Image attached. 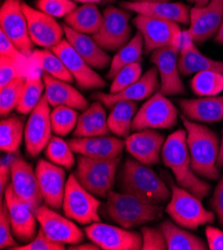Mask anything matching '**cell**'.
<instances>
[{"instance_id": "1", "label": "cell", "mask_w": 223, "mask_h": 250, "mask_svg": "<svg viewBox=\"0 0 223 250\" xmlns=\"http://www.w3.org/2000/svg\"><path fill=\"white\" fill-rule=\"evenodd\" d=\"M187 133L177 130L172 133L164 142L161 149V158L165 167H169L177 184L197 196L203 199L206 197L211 187L209 184L197 177L190 165V155L187 146Z\"/></svg>"}, {"instance_id": "2", "label": "cell", "mask_w": 223, "mask_h": 250, "mask_svg": "<svg viewBox=\"0 0 223 250\" xmlns=\"http://www.w3.org/2000/svg\"><path fill=\"white\" fill-rule=\"evenodd\" d=\"M187 133V146L193 171L203 179L216 181L219 177L217 160L220 152L216 133L203 125L197 124L181 116Z\"/></svg>"}, {"instance_id": "3", "label": "cell", "mask_w": 223, "mask_h": 250, "mask_svg": "<svg viewBox=\"0 0 223 250\" xmlns=\"http://www.w3.org/2000/svg\"><path fill=\"white\" fill-rule=\"evenodd\" d=\"M122 192L132 194L142 201L162 206L171 197L165 182L149 167L133 159H127L119 174Z\"/></svg>"}, {"instance_id": "4", "label": "cell", "mask_w": 223, "mask_h": 250, "mask_svg": "<svg viewBox=\"0 0 223 250\" xmlns=\"http://www.w3.org/2000/svg\"><path fill=\"white\" fill-rule=\"evenodd\" d=\"M106 198V217L123 229H131L162 216L161 206L148 204L129 193L110 191Z\"/></svg>"}, {"instance_id": "5", "label": "cell", "mask_w": 223, "mask_h": 250, "mask_svg": "<svg viewBox=\"0 0 223 250\" xmlns=\"http://www.w3.org/2000/svg\"><path fill=\"white\" fill-rule=\"evenodd\" d=\"M166 177L170 185L171 197L165 210L178 227L194 230L215 220L214 213L203 208L200 198L185 188L175 186L169 180L168 174Z\"/></svg>"}, {"instance_id": "6", "label": "cell", "mask_w": 223, "mask_h": 250, "mask_svg": "<svg viewBox=\"0 0 223 250\" xmlns=\"http://www.w3.org/2000/svg\"><path fill=\"white\" fill-rule=\"evenodd\" d=\"M133 25L143 37L146 54L162 47H181L182 31L174 21L137 14L133 19Z\"/></svg>"}, {"instance_id": "7", "label": "cell", "mask_w": 223, "mask_h": 250, "mask_svg": "<svg viewBox=\"0 0 223 250\" xmlns=\"http://www.w3.org/2000/svg\"><path fill=\"white\" fill-rule=\"evenodd\" d=\"M100 206L101 203L80 185L75 174H70L66 182L62 205L65 216L79 224L98 222L100 221Z\"/></svg>"}, {"instance_id": "8", "label": "cell", "mask_w": 223, "mask_h": 250, "mask_svg": "<svg viewBox=\"0 0 223 250\" xmlns=\"http://www.w3.org/2000/svg\"><path fill=\"white\" fill-rule=\"evenodd\" d=\"M178 111L161 92H156L137 111L131 131L171 129L176 125Z\"/></svg>"}, {"instance_id": "9", "label": "cell", "mask_w": 223, "mask_h": 250, "mask_svg": "<svg viewBox=\"0 0 223 250\" xmlns=\"http://www.w3.org/2000/svg\"><path fill=\"white\" fill-rule=\"evenodd\" d=\"M130 17L131 14L126 9L111 5L106 7L101 27L92 38L105 51H118L130 41Z\"/></svg>"}, {"instance_id": "10", "label": "cell", "mask_w": 223, "mask_h": 250, "mask_svg": "<svg viewBox=\"0 0 223 250\" xmlns=\"http://www.w3.org/2000/svg\"><path fill=\"white\" fill-rule=\"evenodd\" d=\"M21 0H4L0 10L1 30L27 58L33 53V42Z\"/></svg>"}, {"instance_id": "11", "label": "cell", "mask_w": 223, "mask_h": 250, "mask_svg": "<svg viewBox=\"0 0 223 250\" xmlns=\"http://www.w3.org/2000/svg\"><path fill=\"white\" fill-rule=\"evenodd\" d=\"M45 94L40 102L29 114L24 131L26 152L29 157L36 158L50 142L52 127L50 109Z\"/></svg>"}, {"instance_id": "12", "label": "cell", "mask_w": 223, "mask_h": 250, "mask_svg": "<svg viewBox=\"0 0 223 250\" xmlns=\"http://www.w3.org/2000/svg\"><path fill=\"white\" fill-rule=\"evenodd\" d=\"M86 236L103 250H140L142 235L126 229H119L100 221L88 224Z\"/></svg>"}, {"instance_id": "13", "label": "cell", "mask_w": 223, "mask_h": 250, "mask_svg": "<svg viewBox=\"0 0 223 250\" xmlns=\"http://www.w3.org/2000/svg\"><path fill=\"white\" fill-rule=\"evenodd\" d=\"M4 204L8 210L14 237L24 244L30 242L37 234L38 220L34 210L15 193L11 185L4 192Z\"/></svg>"}, {"instance_id": "14", "label": "cell", "mask_w": 223, "mask_h": 250, "mask_svg": "<svg viewBox=\"0 0 223 250\" xmlns=\"http://www.w3.org/2000/svg\"><path fill=\"white\" fill-rule=\"evenodd\" d=\"M40 229L53 241L74 245L82 242L84 233L70 218L57 213L48 206H40L35 211Z\"/></svg>"}, {"instance_id": "15", "label": "cell", "mask_w": 223, "mask_h": 250, "mask_svg": "<svg viewBox=\"0 0 223 250\" xmlns=\"http://www.w3.org/2000/svg\"><path fill=\"white\" fill-rule=\"evenodd\" d=\"M223 22V0H210L204 6L190 9L187 33L195 44H202L216 35Z\"/></svg>"}, {"instance_id": "16", "label": "cell", "mask_w": 223, "mask_h": 250, "mask_svg": "<svg viewBox=\"0 0 223 250\" xmlns=\"http://www.w3.org/2000/svg\"><path fill=\"white\" fill-rule=\"evenodd\" d=\"M51 50L61 59L80 89L92 90L106 86V82L85 62L66 39H63Z\"/></svg>"}, {"instance_id": "17", "label": "cell", "mask_w": 223, "mask_h": 250, "mask_svg": "<svg viewBox=\"0 0 223 250\" xmlns=\"http://www.w3.org/2000/svg\"><path fill=\"white\" fill-rule=\"evenodd\" d=\"M35 173L43 202L49 208L59 210L63 205L67 182L64 169L49 161L39 160L36 164Z\"/></svg>"}, {"instance_id": "18", "label": "cell", "mask_w": 223, "mask_h": 250, "mask_svg": "<svg viewBox=\"0 0 223 250\" xmlns=\"http://www.w3.org/2000/svg\"><path fill=\"white\" fill-rule=\"evenodd\" d=\"M179 51L180 49L177 47L167 46L155 50L150 56L160 76V92L165 96L185 93V87L179 76Z\"/></svg>"}, {"instance_id": "19", "label": "cell", "mask_w": 223, "mask_h": 250, "mask_svg": "<svg viewBox=\"0 0 223 250\" xmlns=\"http://www.w3.org/2000/svg\"><path fill=\"white\" fill-rule=\"evenodd\" d=\"M25 13L28 31L32 42L43 48H53L63 40V26L46 13L22 3Z\"/></svg>"}, {"instance_id": "20", "label": "cell", "mask_w": 223, "mask_h": 250, "mask_svg": "<svg viewBox=\"0 0 223 250\" xmlns=\"http://www.w3.org/2000/svg\"><path fill=\"white\" fill-rule=\"evenodd\" d=\"M11 186L15 193L35 211L43 202L35 170L23 158H14L10 163Z\"/></svg>"}, {"instance_id": "21", "label": "cell", "mask_w": 223, "mask_h": 250, "mask_svg": "<svg viewBox=\"0 0 223 250\" xmlns=\"http://www.w3.org/2000/svg\"><path fill=\"white\" fill-rule=\"evenodd\" d=\"M158 74L157 68L152 67L147 70L135 83L121 92L115 94L98 92L93 94L92 98L101 102L108 109H111L115 103L120 101H142L144 99L150 98L160 88Z\"/></svg>"}, {"instance_id": "22", "label": "cell", "mask_w": 223, "mask_h": 250, "mask_svg": "<svg viewBox=\"0 0 223 250\" xmlns=\"http://www.w3.org/2000/svg\"><path fill=\"white\" fill-rule=\"evenodd\" d=\"M68 144L74 153L92 159H114L120 157L123 148L125 147V141L107 135L74 138L68 141Z\"/></svg>"}, {"instance_id": "23", "label": "cell", "mask_w": 223, "mask_h": 250, "mask_svg": "<svg viewBox=\"0 0 223 250\" xmlns=\"http://www.w3.org/2000/svg\"><path fill=\"white\" fill-rule=\"evenodd\" d=\"M164 136L152 129L142 130L125 139L127 152L138 162L151 166L159 162Z\"/></svg>"}, {"instance_id": "24", "label": "cell", "mask_w": 223, "mask_h": 250, "mask_svg": "<svg viewBox=\"0 0 223 250\" xmlns=\"http://www.w3.org/2000/svg\"><path fill=\"white\" fill-rule=\"evenodd\" d=\"M45 96L49 105L53 108L67 106L78 111H85L90 105L84 96L68 82L54 78L43 73Z\"/></svg>"}, {"instance_id": "25", "label": "cell", "mask_w": 223, "mask_h": 250, "mask_svg": "<svg viewBox=\"0 0 223 250\" xmlns=\"http://www.w3.org/2000/svg\"><path fill=\"white\" fill-rule=\"evenodd\" d=\"M178 68L182 75H190L202 71L217 72L223 75V61H216L203 55L197 49L187 31L182 32L180 54L178 57Z\"/></svg>"}, {"instance_id": "26", "label": "cell", "mask_w": 223, "mask_h": 250, "mask_svg": "<svg viewBox=\"0 0 223 250\" xmlns=\"http://www.w3.org/2000/svg\"><path fill=\"white\" fill-rule=\"evenodd\" d=\"M123 9L136 12L137 14L152 16L156 18L174 21L176 23L188 24L190 21V9L187 5L180 2H148L137 3L131 1L121 2Z\"/></svg>"}, {"instance_id": "27", "label": "cell", "mask_w": 223, "mask_h": 250, "mask_svg": "<svg viewBox=\"0 0 223 250\" xmlns=\"http://www.w3.org/2000/svg\"><path fill=\"white\" fill-rule=\"evenodd\" d=\"M63 29L65 39L90 67L101 70L111 63L109 55L93 38L71 29L67 25H63Z\"/></svg>"}, {"instance_id": "28", "label": "cell", "mask_w": 223, "mask_h": 250, "mask_svg": "<svg viewBox=\"0 0 223 250\" xmlns=\"http://www.w3.org/2000/svg\"><path fill=\"white\" fill-rule=\"evenodd\" d=\"M179 106L183 116L191 121L216 123L223 120V96L182 99Z\"/></svg>"}, {"instance_id": "29", "label": "cell", "mask_w": 223, "mask_h": 250, "mask_svg": "<svg viewBox=\"0 0 223 250\" xmlns=\"http://www.w3.org/2000/svg\"><path fill=\"white\" fill-rule=\"evenodd\" d=\"M101 102L91 104L79 116L77 125L73 132V137L86 138L108 135L109 128L105 110Z\"/></svg>"}, {"instance_id": "30", "label": "cell", "mask_w": 223, "mask_h": 250, "mask_svg": "<svg viewBox=\"0 0 223 250\" xmlns=\"http://www.w3.org/2000/svg\"><path fill=\"white\" fill-rule=\"evenodd\" d=\"M64 21L73 30L94 35L101 27L103 14L100 13L96 4H82L65 16Z\"/></svg>"}, {"instance_id": "31", "label": "cell", "mask_w": 223, "mask_h": 250, "mask_svg": "<svg viewBox=\"0 0 223 250\" xmlns=\"http://www.w3.org/2000/svg\"><path fill=\"white\" fill-rule=\"evenodd\" d=\"M168 250H205L208 245L201 238L181 229L174 223L165 220L160 227Z\"/></svg>"}, {"instance_id": "32", "label": "cell", "mask_w": 223, "mask_h": 250, "mask_svg": "<svg viewBox=\"0 0 223 250\" xmlns=\"http://www.w3.org/2000/svg\"><path fill=\"white\" fill-rule=\"evenodd\" d=\"M138 111L134 101H120L111 107L108 116V128L118 138H127L131 131L132 121Z\"/></svg>"}, {"instance_id": "33", "label": "cell", "mask_w": 223, "mask_h": 250, "mask_svg": "<svg viewBox=\"0 0 223 250\" xmlns=\"http://www.w3.org/2000/svg\"><path fill=\"white\" fill-rule=\"evenodd\" d=\"M74 174L80 185L97 197H107L115 183L114 178L107 177L80 164H77Z\"/></svg>"}, {"instance_id": "34", "label": "cell", "mask_w": 223, "mask_h": 250, "mask_svg": "<svg viewBox=\"0 0 223 250\" xmlns=\"http://www.w3.org/2000/svg\"><path fill=\"white\" fill-rule=\"evenodd\" d=\"M43 90H45L43 76L37 69L30 71L25 78L17 112L22 115L30 114L43 97Z\"/></svg>"}, {"instance_id": "35", "label": "cell", "mask_w": 223, "mask_h": 250, "mask_svg": "<svg viewBox=\"0 0 223 250\" xmlns=\"http://www.w3.org/2000/svg\"><path fill=\"white\" fill-rule=\"evenodd\" d=\"M30 64L39 68L50 76L59 80L71 83L74 81L72 75L69 73L61 59L49 50H34L29 58Z\"/></svg>"}, {"instance_id": "36", "label": "cell", "mask_w": 223, "mask_h": 250, "mask_svg": "<svg viewBox=\"0 0 223 250\" xmlns=\"http://www.w3.org/2000/svg\"><path fill=\"white\" fill-rule=\"evenodd\" d=\"M143 45V37L140 32H137L124 47L118 50L111 60L110 68L107 73V79H113L122 68L137 63L141 59Z\"/></svg>"}, {"instance_id": "37", "label": "cell", "mask_w": 223, "mask_h": 250, "mask_svg": "<svg viewBox=\"0 0 223 250\" xmlns=\"http://www.w3.org/2000/svg\"><path fill=\"white\" fill-rule=\"evenodd\" d=\"M24 120L18 116L3 119L0 123V147L7 154L17 153L24 136Z\"/></svg>"}, {"instance_id": "38", "label": "cell", "mask_w": 223, "mask_h": 250, "mask_svg": "<svg viewBox=\"0 0 223 250\" xmlns=\"http://www.w3.org/2000/svg\"><path fill=\"white\" fill-rule=\"evenodd\" d=\"M190 86L197 96H216L223 91V75L210 71L198 72L191 80Z\"/></svg>"}, {"instance_id": "39", "label": "cell", "mask_w": 223, "mask_h": 250, "mask_svg": "<svg viewBox=\"0 0 223 250\" xmlns=\"http://www.w3.org/2000/svg\"><path fill=\"white\" fill-rule=\"evenodd\" d=\"M73 153L68 142H65L59 137H52L45 147L44 154L49 162L66 169H71L75 164Z\"/></svg>"}, {"instance_id": "40", "label": "cell", "mask_w": 223, "mask_h": 250, "mask_svg": "<svg viewBox=\"0 0 223 250\" xmlns=\"http://www.w3.org/2000/svg\"><path fill=\"white\" fill-rule=\"evenodd\" d=\"M77 110L67 106H58L50 114L52 132L59 136L65 137L73 129H75L78 121Z\"/></svg>"}, {"instance_id": "41", "label": "cell", "mask_w": 223, "mask_h": 250, "mask_svg": "<svg viewBox=\"0 0 223 250\" xmlns=\"http://www.w3.org/2000/svg\"><path fill=\"white\" fill-rule=\"evenodd\" d=\"M25 78L16 79L3 87H0V112H1V117H7L14 109L17 108L20 102L24 83H25Z\"/></svg>"}, {"instance_id": "42", "label": "cell", "mask_w": 223, "mask_h": 250, "mask_svg": "<svg viewBox=\"0 0 223 250\" xmlns=\"http://www.w3.org/2000/svg\"><path fill=\"white\" fill-rule=\"evenodd\" d=\"M29 72V64H22L14 59L0 56V87L16 79L25 78Z\"/></svg>"}, {"instance_id": "43", "label": "cell", "mask_w": 223, "mask_h": 250, "mask_svg": "<svg viewBox=\"0 0 223 250\" xmlns=\"http://www.w3.org/2000/svg\"><path fill=\"white\" fill-rule=\"evenodd\" d=\"M142 76V69L140 64L133 63L122 68L113 78L110 86V93L115 94L124 90L128 86L135 83Z\"/></svg>"}, {"instance_id": "44", "label": "cell", "mask_w": 223, "mask_h": 250, "mask_svg": "<svg viewBox=\"0 0 223 250\" xmlns=\"http://www.w3.org/2000/svg\"><path fill=\"white\" fill-rule=\"evenodd\" d=\"M36 7L49 16L61 18L75 9L76 4L72 0H37Z\"/></svg>"}, {"instance_id": "45", "label": "cell", "mask_w": 223, "mask_h": 250, "mask_svg": "<svg viewBox=\"0 0 223 250\" xmlns=\"http://www.w3.org/2000/svg\"><path fill=\"white\" fill-rule=\"evenodd\" d=\"M13 236L8 210L4 201H2L1 206H0V248L14 249L18 246Z\"/></svg>"}, {"instance_id": "46", "label": "cell", "mask_w": 223, "mask_h": 250, "mask_svg": "<svg viewBox=\"0 0 223 250\" xmlns=\"http://www.w3.org/2000/svg\"><path fill=\"white\" fill-rule=\"evenodd\" d=\"M66 244L51 240L40 229L36 236L28 243L16 246L15 250H64Z\"/></svg>"}, {"instance_id": "47", "label": "cell", "mask_w": 223, "mask_h": 250, "mask_svg": "<svg viewBox=\"0 0 223 250\" xmlns=\"http://www.w3.org/2000/svg\"><path fill=\"white\" fill-rule=\"evenodd\" d=\"M142 250L167 249L166 240L161 229L144 227L141 229Z\"/></svg>"}, {"instance_id": "48", "label": "cell", "mask_w": 223, "mask_h": 250, "mask_svg": "<svg viewBox=\"0 0 223 250\" xmlns=\"http://www.w3.org/2000/svg\"><path fill=\"white\" fill-rule=\"evenodd\" d=\"M0 51H1L0 56L14 59L22 64H30L29 58L24 55L1 30H0Z\"/></svg>"}, {"instance_id": "49", "label": "cell", "mask_w": 223, "mask_h": 250, "mask_svg": "<svg viewBox=\"0 0 223 250\" xmlns=\"http://www.w3.org/2000/svg\"><path fill=\"white\" fill-rule=\"evenodd\" d=\"M210 206L218 216L221 226L223 227V176L219 181L210 199Z\"/></svg>"}, {"instance_id": "50", "label": "cell", "mask_w": 223, "mask_h": 250, "mask_svg": "<svg viewBox=\"0 0 223 250\" xmlns=\"http://www.w3.org/2000/svg\"><path fill=\"white\" fill-rule=\"evenodd\" d=\"M208 248L211 250H223V232L213 227H207L205 229Z\"/></svg>"}, {"instance_id": "51", "label": "cell", "mask_w": 223, "mask_h": 250, "mask_svg": "<svg viewBox=\"0 0 223 250\" xmlns=\"http://www.w3.org/2000/svg\"><path fill=\"white\" fill-rule=\"evenodd\" d=\"M9 180H11L10 164L2 163L0 166V193H1V197L4 195V192L9 186Z\"/></svg>"}, {"instance_id": "52", "label": "cell", "mask_w": 223, "mask_h": 250, "mask_svg": "<svg viewBox=\"0 0 223 250\" xmlns=\"http://www.w3.org/2000/svg\"><path fill=\"white\" fill-rule=\"evenodd\" d=\"M70 250H99L101 249L97 244L93 243H85V244H74V245H70L69 248Z\"/></svg>"}, {"instance_id": "53", "label": "cell", "mask_w": 223, "mask_h": 250, "mask_svg": "<svg viewBox=\"0 0 223 250\" xmlns=\"http://www.w3.org/2000/svg\"><path fill=\"white\" fill-rule=\"evenodd\" d=\"M214 40H215V42L223 45V22L221 24V26H220L217 34L215 35V39Z\"/></svg>"}, {"instance_id": "54", "label": "cell", "mask_w": 223, "mask_h": 250, "mask_svg": "<svg viewBox=\"0 0 223 250\" xmlns=\"http://www.w3.org/2000/svg\"><path fill=\"white\" fill-rule=\"evenodd\" d=\"M223 166V135H222V143L220 146V152H219V156H218V160H217V167L220 168Z\"/></svg>"}, {"instance_id": "55", "label": "cell", "mask_w": 223, "mask_h": 250, "mask_svg": "<svg viewBox=\"0 0 223 250\" xmlns=\"http://www.w3.org/2000/svg\"><path fill=\"white\" fill-rule=\"evenodd\" d=\"M131 2L137 3H148V2H163V1H171V0H130Z\"/></svg>"}, {"instance_id": "56", "label": "cell", "mask_w": 223, "mask_h": 250, "mask_svg": "<svg viewBox=\"0 0 223 250\" xmlns=\"http://www.w3.org/2000/svg\"><path fill=\"white\" fill-rule=\"evenodd\" d=\"M74 1L80 2L82 4H96V3L101 2L102 0H74Z\"/></svg>"}, {"instance_id": "57", "label": "cell", "mask_w": 223, "mask_h": 250, "mask_svg": "<svg viewBox=\"0 0 223 250\" xmlns=\"http://www.w3.org/2000/svg\"><path fill=\"white\" fill-rule=\"evenodd\" d=\"M189 1L193 2L195 6H204L210 1V0H189Z\"/></svg>"}, {"instance_id": "58", "label": "cell", "mask_w": 223, "mask_h": 250, "mask_svg": "<svg viewBox=\"0 0 223 250\" xmlns=\"http://www.w3.org/2000/svg\"><path fill=\"white\" fill-rule=\"evenodd\" d=\"M114 0H105V2H112Z\"/></svg>"}]
</instances>
